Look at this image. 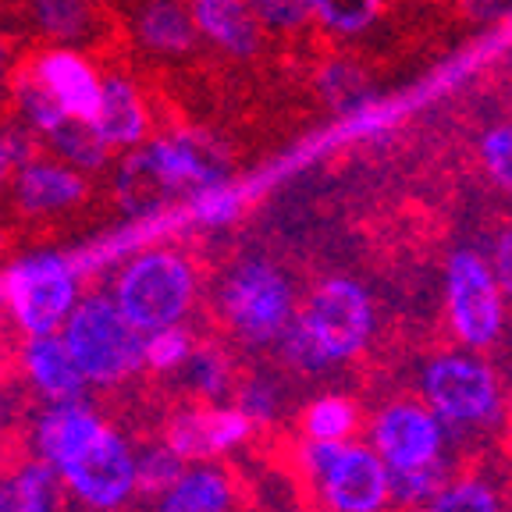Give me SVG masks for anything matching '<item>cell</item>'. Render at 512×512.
<instances>
[{"label":"cell","instance_id":"cell-1","mask_svg":"<svg viewBox=\"0 0 512 512\" xmlns=\"http://www.w3.org/2000/svg\"><path fill=\"white\" fill-rule=\"evenodd\" d=\"M64 342L72 349L75 363L86 381L114 384L143 367V331L121 313L114 299L93 296L79 303L64 320Z\"/></svg>","mask_w":512,"mask_h":512},{"label":"cell","instance_id":"cell-2","mask_svg":"<svg viewBox=\"0 0 512 512\" xmlns=\"http://www.w3.org/2000/svg\"><path fill=\"white\" fill-rule=\"evenodd\" d=\"M114 303L143 335L175 328L192 303V271L175 253H146L118 281Z\"/></svg>","mask_w":512,"mask_h":512},{"label":"cell","instance_id":"cell-3","mask_svg":"<svg viewBox=\"0 0 512 512\" xmlns=\"http://www.w3.org/2000/svg\"><path fill=\"white\" fill-rule=\"evenodd\" d=\"M4 296L29 335H54L75 310V271L61 256H29L8 267Z\"/></svg>","mask_w":512,"mask_h":512},{"label":"cell","instance_id":"cell-4","mask_svg":"<svg viewBox=\"0 0 512 512\" xmlns=\"http://www.w3.org/2000/svg\"><path fill=\"white\" fill-rule=\"evenodd\" d=\"M224 313L246 342H278L292 324V288L271 264H242L224 281Z\"/></svg>","mask_w":512,"mask_h":512},{"label":"cell","instance_id":"cell-5","mask_svg":"<svg viewBox=\"0 0 512 512\" xmlns=\"http://www.w3.org/2000/svg\"><path fill=\"white\" fill-rule=\"evenodd\" d=\"M328 363L349 360L367 345L370 328H374V306L370 296L356 281H324L306 303V313L299 317Z\"/></svg>","mask_w":512,"mask_h":512},{"label":"cell","instance_id":"cell-6","mask_svg":"<svg viewBox=\"0 0 512 512\" xmlns=\"http://www.w3.org/2000/svg\"><path fill=\"white\" fill-rule=\"evenodd\" d=\"M445 288L456 335L473 349L495 342L502 331V288L495 281V271L477 253L459 249L448 256Z\"/></svg>","mask_w":512,"mask_h":512},{"label":"cell","instance_id":"cell-7","mask_svg":"<svg viewBox=\"0 0 512 512\" xmlns=\"http://www.w3.org/2000/svg\"><path fill=\"white\" fill-rule=\"evenodd\" d=\"M68 488L96 509H114L136 491V456L114 431L100 427L79 452L57 466Z\"/></svg>","mask_w":512,"mask_h":512},{"label":"cell","instance_id":"cell-8","mask_svg":"<svg viewBox=\"0 0 512 512\" xmlns=\"http://www.w3.org/2000/svg\"><path fill=\"white\" fill-rule=\"evenodd\" d=\"M424 395L448 424H480L498 409V384L484 363L441 356L424 370Z\"/></svg>","mask_w":512,"mask_h":512},{"label":"cell","instance_id":"cell-9","mask_svg":"<svg viewBox=\"0 0 512 512\" xmlns=\"http://www.w3.org/2000/svg\"><path fill=\"white\" fill-rule=\"evenodd\" d=\"M317 480L335 512H381L384 502L392 498L388 463L374 448L345 445V441Z\"/></svg>","mask_w":512,"mask_h":512},{"label":"cell","instance_id":"cell-10","mask_svg":"<svg viewBox=\"0 0 512 512\" xmlns=\"http://www.w3.org/2000/svg\"><path fill=\"white\" fill-rule=\"evenodd\" d=\"M377 456L388 463V470L434 463L441 452V424L438 413H427L420 406H388L374 424Z\"/></svg>","mask_w":512,"mask_h":512},{"label":"cell","instance_id":"cell-11","mask_svg":"<svg viewBox=\"0 0 512 512\" xmlns=\"http://www.w3.org/2000/svg\"><path fill=\"white\" fill-rule=\"evenodd\" d=\"M114 192H118V203L128 214L146 217V214L164 210L175 196L189 192V185L171 168L164 143H153V146H146V150L132 153V157L121 164Z\"/></svg>","mask_w":512,"mask_h":512},{"label":"cell","instance_id":"cell-12","mask_svg":"<svg viewBox=\"0 0 512 512\" xmlns=\"http://www.w3.org/2000/svg\"><path fill=\"white\" fill-rule=\"evenodd\" d=\"M249 420L239 406H217V409H185L171 420L168 445L175 448L182 459H210L217 452H228L232 445L246 441Z\"/></svg>","mask_w":512,"mask_h":512},{"label":"cell","instance_id":"cell-13","mask_svg":"<svg viewBox=\"0 0 512 512\" xmlns=\"http://www.w3.org/2000/svg\"><path fill=\"white\" fill-rule=\"evenodd\" d=\"M25 370L32 384L47 395L50 402H79L86 388V374L75 363L68 342L57 335H32L25 345Z\"/></svg>","mask_w":512,"mask_h":512},{"label":"cell","instance_id":"cell-14","mask_svg":"<svg viewBox=\"0 0 512 512\" xmlns=\"http://www.w3.org/2000/svg\"><path fill=\"white\" fill-rule=\"evenodd\" d=\"M36 72L50 86V93L57 96V104L64 107V114H72V118H96L104 82L96 79L93 68L79 54H68V50L43 54L40 64H36Z\"/></svg>","mask_w":512,"mask_h":512},{"label":"cell","instance_id":"cell-15","mask_svg":"<svg viewBox=\"0 0 512 512\" xmlns=\"http://www.w3.org/2000/svg\"><path fill=\"white\" fill-rule=\"evenodd\" d=\"M18 207L25 214H54V210L72 207L75 200H82V178L68 168L57 164H22L18 171Z\"/></svg>","mask_w":512,"mask_h":512},{"label":"cell","instance_id":"cell-16","mask_svg":"<svg viewBox=\"0 0 512 512\" xmlns=\"http://www.w3.org/2000/svg\"><path fill=\"white\" fill-rule=\"evenodd\" d=\"M192 18L217 47L232 50V54H253L260 47L249 0H192Z\"/></svg>","mask_w":512,"mask_h":512},{"label":"cell","instance_id":"cell-17","mask_svg":"<svg viewBox=\"0 0 512 512\" xmlns=\"http://www.w3.org/2000/svg\"><path fill=\"white\" fill-rule=\"evenodd\" d=\"M100 427L104 424H100L82 402H54V409H50L40 420V427H36V445H40L43 459L57 470V466L72 456V452H79Z\"/></svg>","mask_w":512,"mask_h":512},{"label":"cell","instance_id":"cell-18","mask_svg":"<svg viewBox=\"0 0 512 512\" xmlns=\"http://www.w3.org/2000/svg\"><path fill=\"white\" fill-rule=\"evenodd\" d=\"M96 125L107 143H139L146 132V111L136 86L125 79H107L100 89V107H96Z\"/></svg>","mask_w":512,"mask_h":512},{"label":"cell","instance_id":"cell-19","mask_svg":"<svg viewBox=\"0 0 512 512\" xmlns=\"http://www.w3.org/2000/svg\"><path fill=\"white\" fill-rule=\"evenodd\" d=\"M232 502V484L221 470H185L164 491L160 512H224Z\"/></svg>","mask_w":512,"mask_h":512},{"label":"cell","instance_id":"cell-20","mask_svg":"<svg viewBox=\"0 0 512 512\" xmlns=\"http://www.w3.org/2000/svg\"><path fill=\"white\" fill-rule=\"evenodd\" d=\"M136 29L146 47L164 50V54L192 47V40H196V18H192L178 0H150V4L139 11Z\"/></svg>","mask_w":512,"mask_h":512},{"label":"cell","instance_id":"cell-21","mask_svg":"<svg viewBox=\"0 0 512 512\" xmlns=\"http://www.w3.org/2000/svg\"><path fill=\"white\" fill-rule=\"evenodd\" d=\"M57 509V484L54 466L29 463L15 480L0 484V512H54Z\"/></svg>","mask_w":512,"mask_h":512},{"label":"cell","instance_id":"cell-22","mask_svg":"<svg viewBox=\"0 0 512 512\" xmlns=\"http://www.w3.org/2000/svg\"><path fill=\"white\" fill-rule=\"evenodd\" d=\"M47 136L61 150V157L72 160L75 168H100L107 157V146H111L93 118H72V114L57 128H50Z\"/></svg>","mask_w":512,"mask_h":512},{"label":"cell","instance_id":"cell-23","mask_svg":"<svg viewBox=\"0 0 512 512\" xmlns=\"http://www.w3.org/2000/svg\"><path fill=\"white\" fill-rule=\"evenodd\" d=\"M18 93V107H22L25 121L36 128H43V132H50V128L61 125L68 114H64V107L57 104V96L50 93V86L40 79V72H32V75H22L15 86Z\"/></svg>","mask_w":512,"mask_h":512},{"label":"cell","instance_id":"cell-24","mask_svg":"<svg viewBox=\"0 0 512 512\" xmlns=\"http://www.w3.org/2000/svg\"><path fill=\"white\" fill-rule=\"evenodd\" d=\"M445 484V466L441 459L424 466H406V470H388V488H392V498L399 502H427L434 498Z\"/></svg>","mask_w":512,"mask_h":512},{"label":"cell","instance_id":"cell-25","mask_svg":"<svg viewBox=\"0 0 512 512\" xmlns=\"http://www.w3.org/2000/svg\"><path fill=\"white\" fill-rule=\"evenodd\" d=\"M313 15L335 32H360L377 18L381 0H310Z\"/></svg>","mask_w":512,"mask_h":512},{"label":"cell","instance_id":"cell-26","mask_svg":"<svg viewBox=\"0 0 512 512\" xmlns=\"http://www.w3.org/2000/svg\"><path fill=\"white\" fill-rule=\"evenodd\" d=\"M36 18L57 40H79L89 25L86 0H36Z\"/></svg>","mask_w":512,"mask_h":512},{"label":"cell","instance_id":"cell-27","mask_svg":"<svg viewBox=\"0 0 512 512\" xmlns=\"http://www.w3.org/2000/svg\"><path fill=\"white\" fill-rule=\"evenodd\" d=\"M306 434L317 441H345V434L356 424V413L345 399H320L306 413Z\"/></svg>","mask_w":512,"mask_h":512},{"label":"cell","instance_id":"cell-28","mask_svg":"<svg viewBox=\"0 0 512 512\" xmlns=\"http://www.w3.org/2000/svg\"><path fill=\"white\" fill-rule=\"evenodd\" d=\"M185 473L182 456L175 448H150L143 459H136V488L153 491V495H164V491L175 484Z\"/></svg>","mask_w":512,"mask_h":512},{"label":"cell","instance_id":"cell-29","mask_svg":"<svg viewBox=\"0 0 512 512\" xmlns=\"http://www.w3.org/2000/svg\"><path fill=\"white\" fill-rule=\"evenodd\" d=\"M320 89H324V96H328L338 111H349V107L367 100V79H363L360 68H352L349 61L331 64L328 72L320 75Z\"/></svg>","mask_w":512,"mask_h":512},{"label":"cell","instance_id":"cell-30","mask_svg":"<svg viewBox=\"0 0 512 512\" xmlns=\"http://www.w3.org/2000/svg\"><path fill=\"white\" fill-rule=\"evenodd\" d=\"M192 352V342L182 328H160V331H150L146 335V345H143V360L150 363L153 370H171V367H182L189 360Z\"/></svg>","mask_w":512,"mask_h":512},{"label":"cell","instance_id":"cell-31","mask_svg":"<svg viewBox=\"0 0 512 512\" xmlns=\"http://www.w3.org/2000/svg\"><path fill=\"white\" fill-rule=\"evenodd\" d=\"M278 342H281V356H285L288 367L306 370V374H310V370L328 367V356L320 352V345L313 342V335L306 331V324L299 317H292V324L281 331Z\"/></svg>","mask_w":512,"mask_h":512},{"label":"cell","instance_id":"cell-32","mask_svg":"<svg viewBox=\"0 0 512 512\" xmlns=\"http://www.w3.org/2000/svg\"><path fill=\"white\" fill-rule=\"evenodd\" d=\"M427 512H498V502L484 484H456V488H441Z\"/></svg>","mask_w":512,"mask_h":512},{"label":"cell","instance_id":"cell-33","mask_svg":"<svg viewBox=\"0 0 512 512\" xmlns=\"http://www.w3.org/2000/svg\"><path fill=\"white\" fill-rule=\"evenodd\" d=\"M189 377L203 395L217 399L228 388V360L217 349H192L189 352Z\"/></svg>","mask_w":512,"mask_h":512},{"label":"cell","instance_id":"cell-34","mask_svg":"<svg viewBox=\"0 0 512 512\" xmlns=\"http://www.w3.org/2000/svg\"><path fill=\"white\" fill-rule=\"evenodd\" d=\"M480 153H484V164H488L491 178L502 189L512 192V125L491 128L488 136L480 139Z\"/></svg>","mask_w":512,"mask_h":512},{"label":"cell","instance_id":"cell-35","mask_svg":"<svg viewBox=\"0 0 512 512\" xmlns=\"http://www.w3.org/2000/svg\"><path fill=\"white\" fill-rule=\"evenodd\" d=\"M249 8L260 22L274 29H296L310 18V0H249Z\"/></svg>","mask_w":512,"mask_h":512},{"label":"cell","instance_id":"cell-36","mask_svg":"<svg viewBox=\"0 0 512 512\" xmlns=\"http://www.w3.org/2000/svg\"><path fill=\"white\" fill-rule=\"evenodd\" d=\"M192 207H196V217H200V221L221 224V221H228V217L235 214V196L224 189V182L203 185V189H196V200H192Z\"/></svg>","mask_w":512,"mask_h":512},{"label":"cell","instance_id":"cell-37","mask_svg":"<svg viewBox=\"0 0 512 512\" xmlns=\"http://www.w3.org/2000/svg\"><path fill=\"white\" fill-rule=\"evenodd\" d=\"M239 409L253 420V424L256 420H267V416L274 413V392L264 381L249 384V388H242V395H239Z\"/></svg>","mask_w":512,"mask_h":512},{"label":"cell","instance_id":"cell-38","mask_svg":"<svg viewBox=\"0 0 512 512\" xmlns=\"http://www.w3.org/2000/svg\"><path fill=\"white\" fill-rule=\"evenodd\" d=\"M491 271H495L498 288H502L505 296H512V232H505L502 239H498L495 264H491Z\"/></svg>","mask_w":512,"mask_h":512},{"label":"cell","instance_id":"cell-39","mask_svg":"<svg viewBox=\"0 0 512 512\" xmlns=\"http://www.w3.org/2000/svg\"><path fill=\"white\" fill-rule=\"evenodd\" d=\"M463 8L470 11L477 22H495V18L512 15V0H463Z\"/></svg>","mask_w":512,"mask_h":512},{"label":"cell","instance_id":"cell-40","mask_svg":"<svg viewBox=\"0 0 512 512\" xmlns=\"http://www.w3.org/2000/svg\"><path fill=\"white\" fill-rule=\"evenodd\" d=\"M8 171H11V157H8V146H4V132H0V185H4Z\"/></svg>","mask_w":512,"mask_h":512},{"label":"cell","instance_id":"cell-41","mask_svg":"<svg viewBox=\"0 0 512 512\" xmlns=\"http://www.w3.org/2000/svg\"><path fill=\"white\" fill-rule=\"evenodd\" d=\"M4 82H8V50L0 43V93H4Z\"/></svg>","mask_w":512,"mask_h":512}]
</instances>
